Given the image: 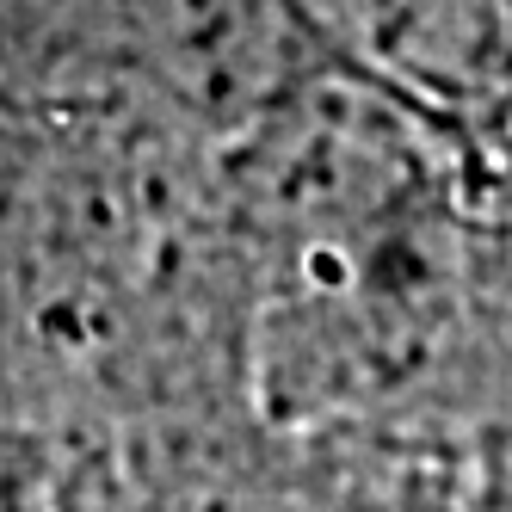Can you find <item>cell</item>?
I'll list each match as a JSON object with an SVG mask.
<instances>
[{"mask_svg": "<svg viewBox=\"0 0 512 512\" xmlns=\"http://www.w3.org/2000/svg\"><path fill=\"white\" fill-rule=\"evenodd\" d=\"M0 50L216 142L340 62L309 0H0Z\"/></svg>", "mask_w": 512, "mask_h": 512, "instance_id": "obj_1", "label": "cell"}, {"mask_svg": "<svg viewBox=\"0 0 512 512\" xmlns=\"http://www.w3.org/2000/svg\"><path fill=\"white\" fill-rule=\"evenodd\" d=\"M50 149H44V124L31 118V105L0 87V247H13V229L25 216V198L38 186Z\"/></svg>", "mask_w": 512, "mask_h": 512, "instance_id": "obj_2", "label": "cell"}, {"mask_svg": "<svg viewBox=\"0 0 512 512\" xmlns=\"http://www.w3.org/2000/svg\"><path fill=\"white\" fill-rule=\"evenodd\" d=\"M179 512H327L315 494H297L284 482H253V475H216L210 488H198Z\"/></svg>", "mask_w": 512, "mask_h": 512, "instance_id": "obj_3", "label": "cell"}]
</instances>
